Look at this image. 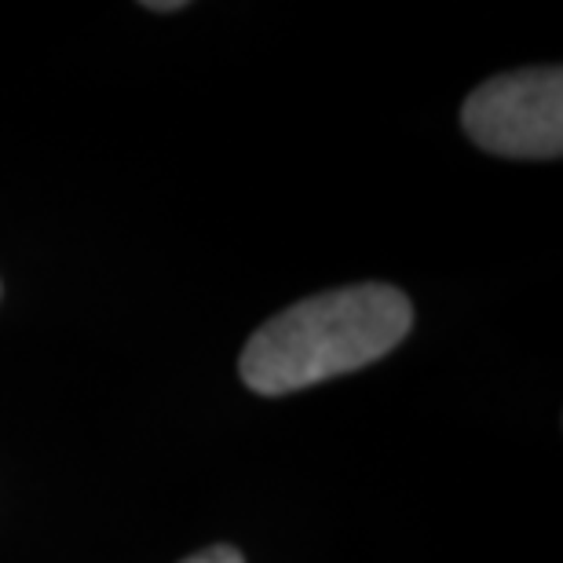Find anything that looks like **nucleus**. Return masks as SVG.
I'll return each instance as SVG.
<instances>
[{"label":"nucleus","instance_id":"nucleus-4","mask_svg":"<svg viewBox=\"0 0 563 563\" xmlns=\"http://www.w3.org/2000/svg\"><path fill=\"white\" fill-rule=\"evenodd\" d=\"M146 11H179L184 8V0H162V4H143Z\"/></svg>","mask_w":563,"mask_h":563},{"label":"nucleus","instance_id":"nucleus-1","mask_svg":"<svg viewBox=\"0 0 563 563\" xmlns=\"http://www.w3.org/2000/svg\"><path fill=\"white\" fill-rule=\"evenodd\" d=\"M410 325L413 308L396 286L358 282L330 289L267 319L245 344L239 374L256 396H292L385 358Z\"/></svg>","mask_w":563,"mask_h":563},{"label":"nucleus","instance_id":"nucleus-3","mask_svg":"<svg viewBox=\"0 0 563 563\" xmlns=\"http://www.w3.org/2000/svg\"><path fill=\"white\" fill-rule=\"evenodd\" d=\"M184 563H245V556L234 545H212V549H201L195 556H187Z\"/></svg>","mask_w":563,"mask_h":563},{"label":"nucleus","instance_id":"nucleus-2","mask_svg":"<svg viewBox=\"0 0 563 563\" xmlns=\"http://www.w3.org/2000/svg\"><path fill=\"white\" fill-rule=\"evenodd\" d=\"M468 140L498 157L549 162L563 151V74L560 66L501 74L483 81L461 107Z\"/></svg>","mask_w":563,"mask_h":563}]
</instances>
